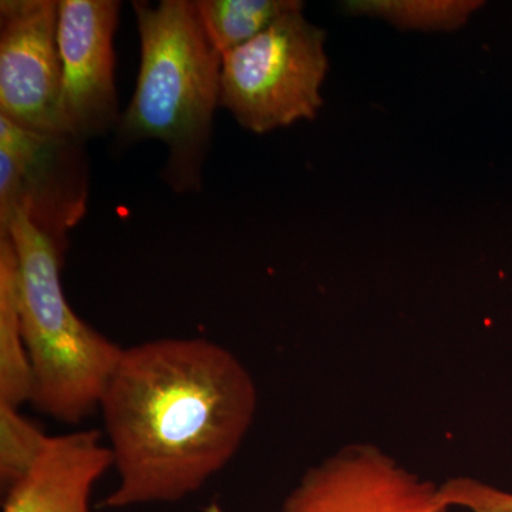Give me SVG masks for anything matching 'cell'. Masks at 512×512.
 Returning a JSON list of instances; mask_svg holds the SVG:
<instances>
[{
	"label": "cell",
	"mask_w": 512,
	"mask_h": 512,
	"mask_svg": "<svg viewBox=\"0 0 512 512\" xmlns=\"http://www.w3.org/2000/svg\"><path fill=\"white\" fill-rule=\"evenodd\" d=\"M440 495L450 507L471 512H512V493L481 483L476 478H450L440 485Z\"/></svg>",
	"instance_id": "5bb4252c"
},
{
	"label": "cell",
	"mask_w": 512,
	"mask_h": 512,
	"mask_svg": "<svg viewBox=\"0 0 512 512\" xmlns=\"http://www.w3.org/2000/svg\"><path fill=\"white\" fill-rule=\"evenodd\" d=\"M211 45L221 56L261 35L276 20L301 12L299 0H195Z\"/></svg>",
	"instance_id": "8fae6325"
},
{
	"label": "cell",
	"mask_w": 512,
	"mask_h": 512,
	"mask_svg": "<svg viewBox=\"0 0 512 512\" xmlns=\"http://www.w3.org/2000/svg\"><path fill=\"white\" fill-rule=\"evenodd\" d=\"M99 410L119 477L101 507L177 503L238 453L258 389L224 346L160 338L123 349Z\"/></svg>",
	"instance_id": "6da1fadb"
},
{
	"label": "cell",
	"mask_w": 512,
	"mask_h": 512,
	"mask_svg": "<svg viewBox=\"0 0 512 512\" xmlns=\"http://www.w3.org/2000/svg\"><path fill=\"white\" fill-rule=\"evenodd\" d=\"M120 10L117 0H59L60 113L64 133L84 143L119 127L114 35Z\"/></svg>",
	"instance_id": "52a82bcc"
},
{
	"label": "cell",
	"mask_w": 512,
	"mask_h": 512,
	"mask_svg": "<svg viewBox=\"0 0 512 512\" xmlns=\"http://www.w3.org/2000/svg\"><path fill=\"white\" fill-rule=\"evenodd\" d=\"M32 366L19 315L18 259L10 237H0V404L32 403Z\"/></svg>",
	"instance_id": "30bf717a"
},
{
	"label": "cell",
	"mask_w": 512,
	"mask_h": 512,
	"mask_svg": "<svg viewBox=\"0 0 512 512\" xmlns=\"http://www.w3.org/2000/svg\"><path fill=\"white\" fill-rule=\"evenodd\" d=\"M59 2H0V117L45 134L63 130Z\"/></svg>",
	"instance_id": "8992f818"
},
{
	"label": "cell",
	"mask_w": 512,
	"mask_h": 512,
	"mask_svg": "<svg viewBox=\"0 0 512 512\" xmlns=\"http://www.w3.org/2000/svg\"><path fill=\"white\" fill-rule=\"evenodd\" d=\"M111 467L100 431L49 437L35 466L6 490L3 512H90L94 484Z\"/></svg>",
	"instance_id": "9c48e42d"
},
{
	"label": "cell",
	"mask_w": 512,
	"mask_h": 512,
	"mask_svg": "<svg viewBox=\"0 0 512 512\" xmlns=\"http://www.w3.org/2000/svg\"><path fill=\"white\" fill-rule=\"evenodd\" d=\"M207 512H222L220 508L215 507V505H212V507L208 508Z\"/></svg>",
	"instance_id": "9a60e30c"
},
{
	"label": "cell",
	"mask_w": 512,
	"mask_h": 512,
	"mask_svg": "<svg viewBox=\"0 0 512 512\" xmlns=\"http://www.w3.org/2000/svg\"><path fill=\"white\" fill-rule=\"evenodd\" d=\"M476 0H356L343 3L348 15L387 20L397 28L456 30L481 8Z\"/></svg>",
	"instance_id": "7c38bea8"
},
{
	"label": "cell",
	"mask_w": 512,
	"mask_h": 512,
	"mask_svg": "<svg viewBox=\"0 0 512 512\" xmlns=\"http://www.w3.org/2000/svg\"><path fill=\"white\" fill-rule=\"evenodd\" d=\"M140 35L136 90L121 113L117 143L158 140L167 147L163 178L177 192L200 191L220 107L222 56L191 0L133 2Z\"/></svg>",
	"instance_id": "7a4b0ae2"
},
{
	"label": "cell",
	"mask_w": 512,
	"mask_h": 512,
	"mask_svg": "<svg viewBox=\"0 0 512 512\" xmlns=\"http://www.w3.org/2000/svg\"><path fill=\"white\" fill-rule=\"evenodd\" d=\"M0 237H10L18 259L20 325L32 366V404L67 424L100 409L123 349L83 322L62 285L67 247L16 215Z\"/></svg>",
	"instance_id": "3957f363"
},
{
	"label": "cell",
	"mask_w": 512,
	"mask_h": 512,
	"mask_svg": "<svg viewBox=\"0 0 512 512\" xmlns=\"http://www.w3.org/2000/svg\"><path fill=\"white\" fill-rule=\"evenodd\" d=\"M49 436L16 407L0 404V481L9 490L35 466Z\"/></svg>",
	"instance_id": "4fadbf2b"
},
{
	"label": "cell",
	"mask_w": 512,
	"mask_h": 512,
	"mask_svg": "<svg viewBox=\"0 0 512 512\" xmlns=\"http://www.w3.org/2000/svg\"><path fill=\"white\" fill-rule=\"evenodd\" d=\"M440 487L369 444L343 448L311 468L281 512H448Z\"/></svg>",
	"instance_id": "ba28073f"
},
{
	"label": "cell",
	"mask_w": 512,
	"mask_h": 512,
	"mask_svg": "<svg viewBox=\"0 0 512 512\" xmlns=\"http://www.w3.org/2000/svg\"><path fill=\"white\" fill-rule=\"evenodd\" d=\"M326 32L301 12L222 56L220 107L255 134L313 120L329 70Z\"/></svg>",
	"instance_id": "277c9868"
},
{
	"label": "cell",
	"mask_w": 512,
	"mask_h": 512,
	"mask_svg": "<svg viewBox=\"0 0 512 512\" xmlns=\"http://www.w3.org/2000/svg\"><path fill=\"white\" fill-rule=\"evenodd\" d=\"M86 143L26 130L0 117V234L16 215L69 247L89 201Z\"/></svg>",
	"instance_id": "5b68a950"
}]
</instances>
